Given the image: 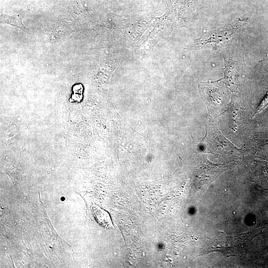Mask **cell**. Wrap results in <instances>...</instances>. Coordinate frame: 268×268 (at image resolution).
<instances>
[{
  "label": "cell",
  "mask_w": 268,
  "mask_h": 268,
  "mask_svg": "<svg viewBox=\"0 0 268 268\" xmlns=\"http://www.w3.org/2000/svg\"><path fill=\"white\" fill-rule=\"evenodd\" d=\"M249 234H242L237 236H231L217 239L211 244L214 250H218L227 257L238 256L244 252L246 244L250 241Z\"/></svg>",
  "instance_id": "1"
},
{
  "label": "cell",
  "mask_w": 268,
  "mask_h": 268,
  "mask_svg": "<svg viewBox=\"0 0 268 268\" xmlns=\"http://www.w3.org/2000/svg\"><path fill=\"white\" fill-rule=\"evenodd\" d=\"M92 211L95 219L99 223L106 227L112 226L110 217L106 211L98 206L93 207Z\"/></svg>",
  "instance_id": "3"
},
{
  "label": "cell",
  "mask_w": 268,
  "mask_h": 268,
  "mask_svg": "<svg viewBox=\"0 0 268 268\" xmlns=\"http://www.w3.org/2000/svg\"><path fill=\"white\" fill-rule=\"evenodd\" d=\"M0 22L12 25L24 31L26 30V28L22 23V17L18 15L11 16L1 14Z\"/></svg>",
  "instance_id": "4"
},
{
  "label": "cell",
  "mask_w": 268,
  "mask_h": 268,
  "mask_svg": "<svg viewBox=\"0 0 268 268\" xmlns=\"http://www.w3.org/2000/svg\"><path fill=\"white\" fill-rule=\"evenodd\" d=\"M233 32L231 30H225L221 32L213 33L201 38L200 44L201 45L209 44H222L230 37Z\"/></svg>",
  "instance_id": "2"
},
{
  "label": "cell",
  "mask_w": 268,
  "mask_h": 268,
  "mask_svg": "<svg viewBox=\"0 0 268 268\" xmlns=\"http://www.w3.org/2000/svg\"><path fill=\"white\" fill-rule=\"evenodd\" d=\"M268 104V93L265 96L259 108L257 109V113L261 111Z\"/></svg>",
  "instance_id": "5"
}]
</instances>
